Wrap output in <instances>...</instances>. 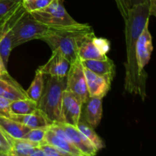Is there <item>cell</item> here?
Returning a JSON list of instances; mask_svg holds the SVG:
<instances>
[{
    "mask_svg": "<svg viewBox=\"0 0 156 156\" xmlns=\"http://www.w3.org/2000/svg\"><path fill=\"white\" fill-rule=\"evenodd\" d=\"M150 16L149 4L145 2L132 6L124 20L126 47L124 89L129 94L139 95L143 101L146 98L147 74L139 68L136 48L137 40Z\"/></svg>",
    "mask_w": 156,
    "mask_h": 156,
    "instance_id": "obj_1",
    "label": "cell"
},
{
    "mask_svg": "<svg viewBox=\"0 0 156 156\" xmlns=\"http://www.w3.org/2000/svg\"><path fill=\"white\" fill-rule=\"evenodd\" d=\"M93 31L89 24L78 23L66 27H50L47 34L41 40L48 44L52 51L60 52L71 63L79 58L78 50L83 38Z\"/></svg>",
    "mask_w": 156,
    "mask_h": 156,
    "instance_id": "obj_2",
    "label": "cell"
},
{
    "mask_svg": "<svg viewBox=\"0 0 156 156\" xmlns=\"http://www.w3.org/2000/svg\"><path fill=\"white\" fill-rule=\"evenodd\" d=\"M49 29L48 26L34 18L22 6L11 26L12 47L14 49L33 40H41L47 34Z\"/></svg>",
    "mask_w": 156,
    "mask_h": 156,
    "instance_id": "obj_3",
    "label": "cell"
},
{
    "mask_svg": "<svg viewBox=\"0 0 156 156\" xmlns=\"http://www.w3.org/2000/svg\"><path fill=\"white\" fill-rule=\"evenodd\" d=\"M66 86V76H49L42 94L37 101V108L52 122H61L60 110L62 92Z\"/></svg>",
    "mask_w": 156,
    "mask_h": 156,
    "instance_id": "obj_4",
    "label": "cell"
},
{
    "mask_svg": "<svg viewBox=\"0 0 156 156\" xmlns=\"http://www.w3.org/2000/svg\"><path fill=\"white\" fill-rule=\"evenodd\" d=\"M30 14L34 18L49 27H66L79 23L67 12L62 0H53L47 7Z\"/></svg>",
    "mask_w": 156,
    "mask_h": 156,
    "instance_id": "obj_5",
    "label": "cell"
},
{
    "mask_svg": "<svg viewBox=\"0 0 156 156\" xmlns=\"http://www.w3.org/2000/svg\"><path fill=\"white\" fill-rule=\"evenodd\" d=\"M111 44L107 39L97 37L94 31L87 34L78 50V56L81 60L87 59H105Z\"/></svg>",
    "mask_w": 156,
    "mask_h": 156,
    "instance_id": "obj_6",
    "label": "cell"
},
{
    "mask_svg": "<svg viewBox=\"0 0 156 156\" xmlns=\"http://www.w3.org/2000/svg\"><path fill=\"white\" fill-rule=\"evenodd\" d=\"M66 89L76 94L80 99L82 105L89 98L84 66L79 57L70 63L66 74Z\"/></svg>",
    "mask_w": 156,
    "mask_h": 156,
    "instance_id": "obj_7",
    "label": "cell"
},
{
    "mask_svg": "<svg viewBox=\"0 0 156 156\" xmlns=\"http://www.w3.org/2000/svg\"><path fill=\"white\" fill-rule=\"evenodd\" d=\"M82 103L80 99L71 91L64 90L61 103V122L59 123L77 126L82 116Z\"/></svg>",
    "mask_w": 156,
    "mask_h": 156,
    "instance_id": "obj_8",
    "label": "cell"
},
{
    "mask_svg": "<svg viewBox=\"0 0 156 156\" xmlns=\"http://www.w3.org/2000/svg\"><path fill=\"white\" fill-rule=\"evenodd\" d=\"M84 72L89 97H98L103 98L109 91L114 76L111 75L99 76L85 67Z\"/></svg>",
    "mask_w": 156,
    "mask_h": 156,
    "instance_id": "obj_9",
    "label": "cell"
},
{
    "mask_svg": "<svg viewBox=\"0 0 156 156\" xmlns=\"http://www.w3.org/2000/svg\"><path fill=\"white\" fill-rule=\"evenodd\" d=\"M56 123L64 129L72 143L83 154L84 156H94L97 154L98 152L97 149L76 126L59 122Z\"/></svg>",
    "mask_w": 156,
    "mask_h": 156,
    "instance_id": "obj_10",
    "label": "cell"
},
{
    "mask_svg": "<svg viewBox=\"0 0 156 156\" xmlns=\"http://www.w3.org/2000/svg\"><path fill=\"white\" fill-rule=\"evenodd\" d=\"M149 22H147L140 34L136 42V59L139 68L142 71H145V67L150 61L153 45L152 37L149 30Z\"/></svg>",
    "mask_w": 156,
    "mask_h": 156,
    "instance_id": "obj_11",
    "label": "cell"
},
{
    "mask_svg": "<svg viewBox=\"0 0 156 156\" xmlns=\"http://www.w3.org/2000/svg\"><path fill=\"white\" fill-rule=\"evenodd\" d=\"M69 62L58 50L52 51L49 60L37 69L42 74L49 76L65 77L69 68Z\"/></svg>",
    "mask_w": 156,
    "mask_h": 156,
    "instance_id": "obj_12",
    "label": "cell"
},
{
    "mask_svg": "<svg viewBox=\"0 0 156 156\" xmlns=\"http://www.w3.org/2000/svg\"><path fill=\"white\" fill-rule=\"evenodd\" d=\"M0 96L11 102L28 98L23 87L9 73L0 76Z\"/></svg>",
    "mask_w": 156,
    "mask_h": 156,
    "instance_id": "obj_13",
    "label": "cell"
},
{
    "mask_svg": "<svg viewBox=\"0 0 156 156\" xmlns=\"http://www.w3.org/2000/svg\"><path fill=\"white\" fill-rule=\"evenodd\" d=\"M102 98L89 97L82 105V114H83L84 119L94 129L98 126L102 118Z\"/></svg>",
    "mask_w": 156,
    "mask_h": 156,
    "instance_id": "obj_14",
    "label": "cell"
},
{
    "mask_svg": "<svg viewBox=\"0 0 156 156\" xmlns=\"http://www.w3.org/2000/svg\"><path fill=\"white\" fill-rule=\"evenodd\" d=\"M11 118L22 124L30 129L35 128H48L52 122L47 118L44 112L39 108H37L33 112L24 115H15L12 114Z\"/></svg>",
    "mask_w": 156,
    "mask_h": 156,
    "instance_id": "obj_15",
    "label": "cell"
},
{
    "mask_svg": "<svg viewBox=\"0 0 156 156\" xmlns=\"http://www.w3.org/2000/svg\"><path fill=\"white\" fill-rule=\"evenodd\" d=\"M21 9L18 11V12L16 15H14L12 18H11L4 24L2 30L1 35H0V57H1L3 63H4L5 67H7L9 56H10V53L12 52V50H13V47H12V31H11V26H12V22L15 20V18H16L18 14L19 13Z\"/></svg>",
    "mask_w": 156,
    "mask_h": 156,
    "instance_id": "obj_16",
    "label": "cell"
},
{
    "mask_svg": "<svg viewBox=\"0 0 156 156\" xmlns=\"http://www.w3.org/2000/svg\"><path fill=\"white\" fill-rule=\"evenodd\" d=\"M82 63L85 68L99 76L111 75L114 76L115 75V65L114 61L108 57L105 59L82 60Z\"/></svg>",
    "mask_w": 156,
    "mask_h": 156,
    "instance_id": "obj_17",
    "label": "cell"
},
{
    "mask_svg": "<svg viewBox=\"0 0 156 156\" xmlns=\"http://www.w3.org/2000/svg\"><path fill=\"white\" fill-rule=\"evenodd\" d=\"M52 145L64 152H67L71 156H84L83 154L73 144L63 139L56 136L53 131L47 129L44 136V143ZM42 144V143H41Z\"/></svg>",
    "mask_w": 156,
    "mask_h": 156,
    "instance_id": "obj_18",
    "label": "cell"
},
{
    "mask_svg": "<svg viewBox=\"0 0 156 156\" xmlns=\"http://www.w3.org/2000/svg\"><path fill=\"white\" fill-rule=\"evenodd\" d=\"M39 146V143L26 139L12 137V146L9 156H32L36 148Z\"/></svg>",
    "mask_w": 156,
    "mask_h": 156,
    "instance_id": "obj_19",
    "label": "cell"
},
{
    "mask_svg": "<svg viewBox=\"0 0 156 156\" xmlns=\"http://www.w3.org/2000/svg\"><path fill=\"white\" fill-rule=\"evenodd\" d=\"M0 128L11 137L17 139L23 138L30 129L25 125L13 119L2 116H0Z\"/></svg>",
    "mask_w": 156,
    "mask_h": 156,
    "instance_id": "obj_20",
    "label": "cell"
},
{
    "mask_svg": "<svg viewBox=\"0 0 156 156\" xmlns=\"http://www.w3.org/2000/svg\"><path fill=\"white\" fill-rule=\"evenodd\" d=\"M22 8V0H0V26L5 24Z\"/></svg>",
    "mask_w": 156,
    "mask_h": 156,
    "instance_id": "obj_21",
    "label": "cell"
},
{
    "mask_svg": "<svg viewBox=\"0 0 156 156\" xmlns=\"http://www.w3.org/2000/svg\"><path fill=\"white\" fill-rule=\"evenodd\" d=\"M76 127L87 137L88 140L94 145V147L97 149L98 151L104 149L105 147V143L103 140H101L100 136L94 132V128L91 126H90L86 120L81 116L79 119L78 124Z\"/></svg>",
    "mask_w": 156,
    "mask_h": 156,
    "instance_id": "obj_22",
    "label": "cell"
},
{
    "mask_svg": "<svg viewBox=\"0 0 156 156\" xmlns=\"http://www.w3.org/2000/svg\"><path fill=\"white\" fill-rule=\"evenodd\" d=\"M10 108L12 114L24 115L35 111L37 108V102L29 98L18 99L11 102Z\"/></svg>",
    "mask_w": 156,
    "mask_h": 156,
    "instance_id": "obj_23",
    "label": "cell"
},
{
    "mask_svg": "<svg viewBox=\"0 0 156 156\" xmlns=\"http://www.w3.org/2000/svg\"><path fill=\"white\" fill-rule=\"evenodd\" d=\"M44 74H42L39 70L37 69L34 80L32 81L28 89L26 91L29 98L32 99V100L35 101L37 102L39 101L40 98H41V94L43 93V91H44Z\"/></svg>",
    "mask_w": 156,
    "mask_h": 156,
    "instance_id": "obj_24",
    "label": "cell"
},
{
    "mask_svg": "<svg viewBox=\"0 0 156 156\" xmlns=\"http://www.w3.org/2000/svg\"><path fill=\"white\" fill-rule=\"evenodd\" d=\"M48 128H35V129H30L23 138L26 140H30V141L35 142L39 144L44 143V136H45L46 131Z\"/></svg>",
    "mask_w": 156,
    "mask_h": 156,
    "instance_id": "obj_25",
    "label": "cell"
},
{
    "mask_svg": "<svg viewBox=\"0 0 156 156\" xmlns=\"http://www.w3.org/2000/svg\"><path fill=\"white\" fill-rule=\"evenodd\" d=\"M53 0H30L22 2V6L27 12H32L47 7Z\"/></svg>",
    "mask_w": 156,
    "mask_h": 156,
    "instance_id": "obj_26",
    "label": "cell"
},
{
    "mask_svg": "<svg viewBox=\"0 0 156 156\" xmlns=\"http://www.w3.org/2000/svg\"><path fill=\"white\" fill-rule=\"evenodd\" d=\"M40 148L45 156H71L69 153L47 143L40 144Z\"/></svg>",
    "mask_w": 156,
    "mask_h": 156,
    "instance_id": "obj_27",
    "label": "cell"
},
{
    "mask_svg": "<svg viewBox=\"0 0 156 156\" xmlns=\"http://www.w3.org/2000/svg\"><path fill=\"white\" fill-rule=\"evenodd\" d=\"M11 101L0 96V116L11 118L12 114L10 108Z\"/></svg>",
    "mask_w": 156,
    "mask_h": 156,
    "instance_id": "obj_28",
    "label": "cell"
},
{
    "mask_svg": "<svg viewBox=\"0 0 156 156\" xmlns=\"http://www.w3.org/2000/svg\"><path fill=\"white\" fill-rule=\"evenodd\" d=\"M115 2L123 20H125L127 17L128 12L131 8L130 0H115Z\"/></svg>",
    "mask_w": 156,
    "mask_h": 156,
    "instance_id": "obj_29",
    "label": "cell"
},
{
    "mask_svg": "<svg viewBox=\"0 0 156 156\" xmlns=\"http://www.w3.org/2000/svg\"><path fill=\"white\" fill-rule=\"evenodd\" d=\"M149 4L151 16H155L156 15V0H147Z\"/></svg>",
    "mask_w": 156,
    "mask_h": 156,
    "instance_id": "obj_30",
    "label": "cell"
},
{
    "mask_svg": "<svg viewBox=\"0 0 156 156\" xmlns=\"http://www.w3.org/2000/svg\"><path fill=\"white\" fill-rule=\"evenodd\" d=\"M7 73H9L7 71V67L5 66L4 63H3L2 60L0 57V76L7 74Z\"/></svg>",
    "mask_w": 156,
    "mask_h": 156,
    "instance_id": "obj_31",
    "label": "cell"
},
{
    "mask_svg": "<svg viewBox=\"0 0 156 156\" xmlns=\"http://www.w3.org/2000/svg\"><path fill=\"white\" fill-rule=\"evenodd\" d=\"M145 2H148L147 0H130L131 7L133 5H136L142 4V3H145Z\"/></svg>",
    "mask_w": 156,
    "mask_h": 156,
    "instance_id": "obj_32",
    "label": "cell"
},
{
    "mask_svg": "<svg viewBox=\"0 0 156 156\" xmlns=\"http://www.w3.org/2000/svg\"><path fill=\"white\" fill-rule=\"evenodd\" d=\"M4 24H3V25H2V26H0V35H1L2 30V28H3V26H4Z\"/></svg>",
    "mask_w": 156,
    "mask_h": 156,
    "instance_id": "obj_33",
    "label": "cell"
},
{
    "mask_svg": "<svg viewBox=\"0 0 156 156\" xmlns=\"http://www.w3.org/2000/svg\"><path fill=\"white\" fill-rule=\"evenodd\" d=\"M30 0H22V2H28Z\"/></svg>",
    "mask_w": 156,
    "mask_h": 156,
    "instance_id": "obj_34",
    "label": "cell"
}]
</instances>
